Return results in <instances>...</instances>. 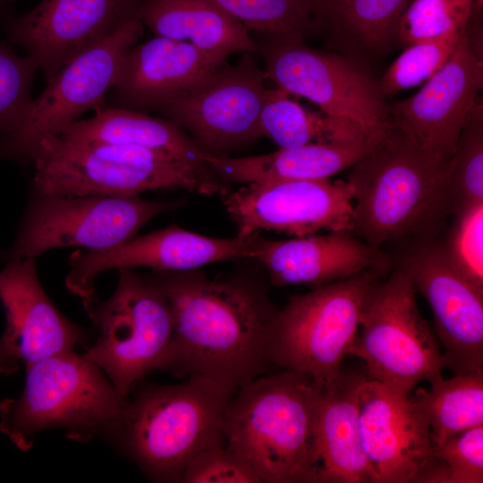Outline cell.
Listing matches in <instances>:
<instances>
[{"label":"cell","mask_w":483,"mask_h":483,"mask_svg":"<svg viewBox=\"0 0 483 483\" xmlns=\"http://www.w3.org/2000/svg\"><path fill=\"white\" fill-rule=\"evenodd\" d=\"M172 310L171 338L155 369L205 377L233 391L270 373L267 346L278 309L266 284L246 275L210 279L198 269L152 271Z\"/></svg>","instance_id":"cell-1"},{"label":"cell","mask_w":483,"mask_h":483,"mask_svg":"<svg viewBox=\"0 0 483 483\" xmlns=\"http://www.w3.org/2000/svg\"><path fill=\"white\" fill-rule=\"evenodd\" d=\"M234 393L200 376L176 385L140 382L108 439L148 479L182 482L199 453L225 445L224 416Z\"/></svg>","instance_id":"cell-2"},{"label":"cell","mask_w":483,"mask_h":483,"mask_svg":"<svg viewBox=\"0 0 483 483\" xmlns=\"http://www.w3.org/2000/svg\"><path fill=\"white\" fill-rule=\"evenodd\" d=\"M321 394L309 375L280 369L249 382L230 399L225 445L261 483H310Z\"/></svg>","instance_id":"cell-3"},{"label":"cell","mask_w":483,"mask_h":483,"mask_svg":"<svg viewBox=\"0 0 483 483\" xmlns=\"http://www.w3.org/2000/svg\"><path fill=\"white\" fill-rule=\"evenodd\" d=\"M448 171L449 162L432 159L391 125L347 174L354 188L352 231L376 247L410 235L423 239L448 213Z\"/></svg>","instance_id":"cell-4"},{"label":"cell","mask_w":483,"mask_h":483,"mask_svg":"<svg viewBox=\"0 0 483 483\" xmlns=\"http://www.w3.org/2000/svg\"><path fill=\"white\" fill-rule=\"evenodd\" d=\"M32 164V191L41 195L136 196L179 190L220 195L227 189L212 172L159 150L74 142L57 135L39 143Z\"/></svg>","instance_id":"cell-5"},{"label":"cell","mask_w":483,"mask_h":483,"mask_svg":"<svg viewBox=\"0 0 483 483\" xmlns=\"http://www.w3.org/2000/svg\"><path fill=\"white\" fill-rule=\"evenodd\" d=\"M26 370L21 394L0 402V432L18 449L30 450L38 433L53 428L80 443L109 438L127 399L84 353H57Z\"/></svg>","instance_id":"cell-6"},{"label":"cell","mask_w":483,"mask_h":483,"mask_svg":"<svg viewBox=\"0 0 483 483\" xmlns=\"http://www.w3.org/2000/svg\"><path fill=\"white\" fill-rule=\"evenodd\" d=\"M381 273L366 270L292 296L273 321L271 365L307 374L319 386L336 380L357 336L367 293Z\"/></svg>","instance_id":"cell-7"},{"label":"cell","mask_w":483,"mask_h":483,"mask_svg":"<svg viewBox=\"0 0 483 483\" xmlns=\"http://www.w3.org/2000/svg\"><path fill=\"white\" fill-rule=\"evenodd\" d=\"M417 289L402 267L378 278L365 298L360 327L349 355L361 359L366 377L409 395L420 381L443 378L445 359L421 316Z\"/></svg>","instance_id":"cell-8"},{"label":"cell","mask_w":483,"mask_h":483,"mask_svg":"<svg viewBox=\"0 0 483 483\" xmlns=\"http://www.w3.org/2000/svg\"><path fill=\"white\" fill-rule=\"evenodd\" d=\"M183 200H151L136 196H59L31 192L16 235L0 249V266L35 258L53 249L75 246L101 251L136 236L155 216Z\"/></svg>","instance_id":"cell-9"},{"label":"cell","mask_w":483,"mask_h":483,"mask_svg":"<svg viewBox=\"0 0 483 483\" xmlns=\"http://www.w3.org/2000/svg\"><path fill=\"white\" fill-rule=\"evenodd\" d=\"M97 333L84 354L123 398L152 370L173 333L172 310L149 275L118 269L113 294L81 301Z\"/></svg>","instance_id":"cell-10"},{"label":"cell","mask_w":483,"mask_h":483,"mask_svg":"<svg viewBox=\"0 0 483 483\" xmlns=\"http://www.w3.org/2000/svg\"><path fill=\"white\" fill-rule=\"evenodd\" d=\"M258 44L265 78L277 88L310 100L327 115L367 130L391 126L389 104L379 80L356 59L312 48L298 38L264 36Z\"/></svg>","instance_id":"cell-11"},{"label":"cell","mask_w":483,"mask_h":483,"mask_svg":"<svg viewBox=\"0 0 483 483\" xmlns=\"http://www.w3.org/2000/svg\"><path fill=\"white\" fill-rule=\"evenodd\" d=\"M139 19L82 52L49 80L19 125L0 135V161L32 163L39 143L58 135L89 109L104 106L124 57L142 36Z\"/></svg>","instance_id":"cell-12"},{"label":"cell","mask_w":483,"mask_h":483,"mask_svg":"<svg viewBox=\"0 0 483 483\" xmlns=\"http://www.w3.org/2000/svg\"><path fill=\"white\" fill-rule=\"evenodd\" d=\"M253 53L222 65L154 111L181 126L210 156L227 153L261 137L259 115L267 89Z\"/></svg>","instance_id":"cell-13"},{"label":"cell","mask_w":483,"mask_h":483,"mask_svg":"<svg viewBox=\"0 0 483 483\" xmlns=\"http://www.w3.org/2000/svg\"><path fill=\"white\" fill-rule=\"evenodd\" d=\"M145 0H41L21 15L1 10L5 37L26 51L47 81L72 59L139 19Z\"/></svg>","instance_id":"cell-14"},{"label":"cell","mask_w":483,"mask_h":483,"mask_svg":"<svg viewBox=\"0 0 483 483\" xmlns=\"http://www.w3.org/2000/svg\"><path fill=\"white\" fill-rule=\"evenodd\" d=\"M220 196L242 236L263 230L294 237L352 230L354 188L346 180L248 183Z\"/></svg>","instance_id":"cell-15"},{"label":"cell","mask_w":483,"mask_h":483,"mask_svg":"<svg viewBox=\"0 0 483 483\" xmlns=\"http://www.w3.org/2000/svg\"><path fill=\"white\" fill-rule=\"evenodd\" d=\"M400 267L432 309L445 367L455 375L483 371V290L458 269L442 244L428 239L409 250Z\"/></svg>","instance_id":"cell-16"},{"label":"cell","mask_w":483,"mask_h":483,"mask_svg":"<svg viewBox=\"0 0 483 483\" xmlns=\"http://www.w3.org/2000/svg\"><path fill=\"white\" fill-rule=\"evenodd\" d=\"M259 233L214 238L173 225L136 235L106 250H77L69 257L65 286L71 293L85 301L97 295L96 279L108 270L142 267L153 271L178 272L219 261L250 258L251 244Z\"/></svg>","instance_id":"cell-17"},{"label":"cell","mask_w":483,"mask_h":483,"mask_svg":"<svg viewBox=\"0 0 483 483\" xmlns=\"http://www.w3.org/2000/svg\"><path fill=\"white\" fill-rule=\"evenodd\" d=\"M5 328L0 336V375L14 374L52 355L85 346L86 332L63 315L44 291L35 258L13 259L0 270Z\"/></svg>","instance_id":"cell-18"},{"label":"cell","mask_w":483,"mask_h":483,"mask_svg":"<svg viewBox=\"0 0 483 483\" xmlns=\"http://www.w3.org/2000/svg\"><path fill=\"white\" fill-rule=\"evenodd\" d=\"M482 88L483 61L474 54L464 32L448 61L419 91L389 104L390 123L429 157L448 163Z\"/></svg>","instance_id":"cell-19"},{"label":"cell","mask_w":483,"mask_h":483,"mask_svg":"<svg viewBox=\"0 0 483 483\" xmlns=\"http://www.w3.org/2000/svg\"><path fill=\"white\" fill-rule=\"evenodd\" d=\"M364 453L377 483L419 482L434 461L428 424L410 395L366 377L358 397Z\"/></svg>","instance_id":"cell-20"},{"label":"cell","mask_w":483,"mask_h":483,"mask_svg":"<svg viewBox=\"0 0 483 483\" xmlns=\"http://www.w3.org/2000/svg\"><path fill=\"white\" fill-rule=\"evenodd\" d=\"M250 258L263 265L273 286L315 288L369 269L383 272L386 266L378 247L352 230L286 240L266 239L259 233L251 244Z\"/></svg>","instance_id":"cell-21"},{"label":"cell","mask_w":483,"mask_h":483,"mask_svg":"<svg viewBox=\"0 0 483 483\" xmlns=\"http://www.w3.org/2000/svg\"><path fill=\"white\" fill-rule=\"evenodd\" d=\"M224 64L189 42L155 36L124 57L109 106L154 111Z\"/></svg>","instance_id":"cell-22"},{"label":"cell","mask_w":483,"mask_h":483,"mask_svg":"<svg viewBox=\"0 0 483 483\" xmlns=\"http://www.w3.org/2000/svg\"><path fill=\"white\" fill-rule=\"evenodd\" d=\"M367 377L341 373L321 386L310 483H377L361 445L358 397Z\"/></svg>","instance_id":"cell-23"},{"label":"cell","mask_w":483,"mask_h":483,"mask_svg":"<svg viewBox=\"0 0 483 483\" xmlns=\"http://www.w3.org/2000/svg\"><path fill=\"white\" fill-rule=\"evenodd\" d=\"M390 128L360 140L313 142L258 156L230 157L208 155L205 163L219 180L246 184L326 180L368 156Z\"/></svg>","instance_id":"cell-24"},{"label":"cell","mask_w":483,"mask_h":483,"mask_svg":"<svg viewBox=\"0 0 483 483\" xmlns=\"http://www.w3.org/2000/svg\"><path fill=\"white\" fill-rule=\"evenodd\" d=\"M139 20L155 36L189 42L223 63L233 53H258L249 30L213 0H145Z\"/></svg>","instance_id":"cell-25"},{"label":"cell","mask_w":483,"mask_h":483,"mask_svg":"<svg viewBox=\"0 0 483 483\" xmlns=\"http://www.w3.org/2000/svg\"><path fill=\"white\" fill-rule=\"evenodd\" d=\"M411 0H313V30L333 48L359 61L386 53L397 42L398 28Z\"/></svg>","instance_id":"cell-26"},{"label":"cell","mask_w":483,"mask_h":483,"mask_svg":"<svg viewBox=\"0 0 483 483\" xmlns=\"http://www.w3.org/2000/svg\"><path fill=\"white\" fill-rule=\"evenodd\" d=\"M95 110L91 118L72 122L58 136L74 142L148 148L169 154L200 170L210 171L205 163L208 154L172 120L105 105Z\"/></svg>","instance_id":"cell-27"},{"label":"cell","mask_w":483,"mask_h":483,"mask_svg":"<svg viewBox=\"0 0 483 483\" xmlns=\"http://www.w3.org/2000/svg\"><path fill=\"white\" fill-rule=\"evenodd\" d=\"M290 95L277 87L267 89L260 111L261 137L270 139L279 148H297L313 142L354 140L382 131H372L352 121L322 112L314 113L291 99Z\"/></svg>","instance_id":"cell-28"},{"label":"cell","mask_w":483,"mask_h":483,"mask_svg":"<svg viewBox=\"0 0 483 483\" xmlns=\"http://www.w3.org/2000/svg\"><path fill=\"white\" fill-rule=\"evenodd\" d=\"M419 388L411 399L422 411L434 447L449 437L483 425V371L435 381Z\"/></svg>","instance_id":"cell-29"},{"label":"cell","mask_w":483,"mask_h":483,"mask_svg":"<svg viewBox=\"0 0 483 483\" xmlns=\"http://www.w3.org/2000/svg\"><path fill=\"white\" fill-rule=\"evenodd\" d=\"M483 203V104L472 106L449 161L447 208L453 215Z\"/></svg>","instance_id":"cell-30"},{"label":"cell","mask_w":483,"mask_h":483,"mask_svg":"<svg viewBox=\"0 0 483 483\" xmlns=\"http://www.w3.org/2000/svg\"><path fill=\"white\" fill-rule=\"evenodd\" d=\"M249 30L304 39L313 31V0H213Z\"/></svg>","instance_id":"cell-31"},{"label":"cell","mask_w":483,"mask_h":483,"mask_svg":"<svg viewBox=\"0 0 483 483\" xmlns=\"http://www.w3.org/2000/svg\"><path fill=\"white\" fill-rule=\"evenodd\" d=\"M465 30L406 47L379 80L384 96L396 95L432 77L453 55Z\"/></svg>","instance_id":"cell-32"},{"label":"cell","mask_w":483,"mask_h":483,"mask_svg":"<svg viewBox=\"0 0 483 483\" xmlns=\"http://www.w3.org/2000/svg\"><path fill=\"white\" fill-rule=\"evenodd\" d=\"M475 6V0H411L401 19L397 42L405 48L464 30Z\"/></svg>","instance_id":"cell-33"},{"label":"cell","mask_w":483,"mask_h":483,"mask_svg":"<svg viewBox=\"0 0 483 483\" xmlns=\"http://www.w3.org/2000/svg\"><path fill=\"white\" fill-rule=\"evenodd\" d=\"M433 455L420 482L482 483L483 425L449 437L434 447Z\"/></svg>","instance_id":"cell-34"},{"label":"cell","mask_w":483,"mask_h":483,"mask_svg":"<svg viewBox=\"0 0 483 483\" xmlns=\"http://www.w3.org/2000/svg\"><path fill=\"white\" fill-rule=\"evenodd\" d=\"M38 70L33 58L20 56L7 41L0 42V135L15 129L27 113Z\"/></svg>","instance_id":"cell-35"},{"label":"cell","mask_w":483,"mask_h":483,"mask_svg":"<svg viewBox=\"0 0 483 483\" xmlns=\"http://www.w3.org/2000/svg\"><path fill=\"white\" fill-rule=\"evenodd\" d=\"M454 216L453 227L443 247L458 269L483 290V203Z\"/></svg>","instance_id":"cell-36"},{"label":"cell","mask_w":483,"mask_h":483,"mask_svg":"<svg viewBox=\"0 0 483 483\" xmlns=\"http://www.w3.org/2000/svg\"><path fill=\"white\" fill-rule=\"evenodd\" d=\"M182 483H261L253 470L225 445L199 453L187 466Z\"/></svg>","instance_id":"cell-37"},{"label":"cell","mask_w":483,"mask_h":483,"mask_svg":"<svg viewBox=\"0 0 483 483\" xmlns=\"http://www.w3.org/2000/svg\"><path fill=\"white\" fill-rule=\"evenodd\" d=\"M13 1V0H0V10L5 9V6Z\"/></svg>","instance_id":"cell-38"},{"label":"cell","mask_w":483,"mask_h":483,"mask_svg":"<svg viewBox=\"0 0 483 483\" xmlns=\"http://www.w3.org/2000/svg\"><path fill=\"white\" fill-rule=\"evenodd\" d=\"M475 3L477 6L482 7L483 0H475Z\"/></svg>","instance_id":"cell-39"}]
</instances>
